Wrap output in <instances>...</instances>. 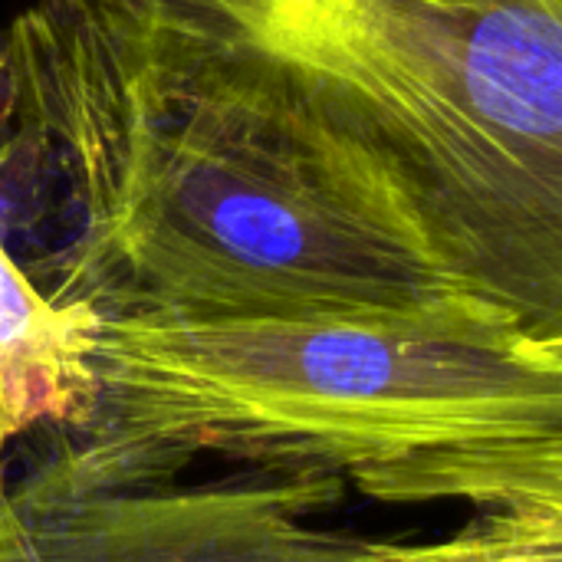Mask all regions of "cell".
<instances>
[{"label":"cell","mask_w":562,"mask_h":562,"mask_svg":"<svg viewBox=\"0 0 562 562\" xmlns=\"http://www.w3.org/2000/svg\"><path fill=\"white\" fill-rule=\"evenodd\" d=\"M0 76L280 148L562 336V0H30Z\"/></svg>","instance_id":"cell-1"},{"label":"cell","mask_w":562,"mask_h":562,"mask_svg":"<svg viewBox=\"0 0 562 562\" xmlns=\"http://www.w3.org/2000/svg\"><path fill=\"white\" fill-rule=\"evenodd\" d=\"M56 464L105 487L198 454L326 471L379 504H562V336L484 296L260 319H102L95 402Z\"/></svg>","instance_id":"cell-2"},{"label":"cell","mask_w":562,"mask_h":562,"mask_svg":"<svg viewBox=\"0 0 562 562\" xmlns=\"http://www.w3.org/2000/svg\"><path fill=\"white\" fill-rule=\"evenodd\" d=\"M20 151L69 184L46 296L102 319L418 310L471 293L412 231L280 148L95 89L0 76Z\"/></svg>","instance_id":"cell-3"},{"label":"cell","mask_w":562,"mask_h":562,"mask_svg":"<svg viewBox=\"0 0 562 562\" xmlns=\"http://www.w3.org/2000/svg\"><path fill=\"white\" fill-rule=\"evenodd\" d=\"M346 491L326 471L105 487L46 458L3 501L40 562H395L385 540L306 524Z\"/></svg>","instance_id":"cell-4"},{"label":"cell","mask_w":562,"mask_h":562,"mask_svg":"<svg viewBox=\"0 0 562 562\" xmlns=\"http://www.w3.org/2000/svg\"><path fill=\"white\" fill-rule=\"evenodd\" d=\"M395 562H562V504L481 510L438 543H389Z\"/></svg>","instance_id":"cell-5"},{"label":"cell","mask_w":562,"mask_h":562,"mask_svg":"<svg viewBox=\"0 0 562 562\" xmlns=\"http://www.w3.org/2000/svg\"><path fill=\"white\" fill-rule=\"evenodd\" d=\"M0 562H40L33 557L20 524L7 510V501H0Z\"/></svg>","instance_id":"cell-6"},{"label":"cell","mask_w":562,"mask_h":562,"mask_svg":"<svg viewBox=\"0 0 562 562\" xmlns=\"http://www.w3.org/2000/svg\"><path fill=\"white\" fill-rule=\"evenodd\" d=\"M3 491H7V484H3V468H0V501H3Z\"/></svg>","instance_id":"cell-7"}]
</instances>
